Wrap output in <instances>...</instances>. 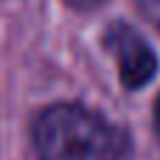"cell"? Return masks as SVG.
<instances>
[{"label": "cell", "mask_w": 160, "mask_h": 160, "mask_svg": "<svg viewBox=\"0 0 160 160\" xmlns=\"http://www.w3.org/2000/svg\"><path fill=\"white\" fill-rule=\"evenodd\" d=\"M37 160H124L127 138L82 104H53L34 121Z\"/></svg>", "instance_id": "6da1fadb"}, {"label": "cell", "mask_w": 160, "mask_h": 160, "mask_svg": "<svg viewBox=\"0 0 160 160\" xmlns=\"http://www.w3.org/2000/svg\"><path fill=\"white\" fill-rule=\"evenodd\" d=\"M104 42L118 62V76L127 90H141L155 79L158 56L149 48V42L141 37V31H135L127 22H115L107 28Z\"/></svg>", "instance_id": "7a4b0ae2"}, {"label": "cell", "mask_w": 160, "mask_h": 160, "mask_svg": "<svg viewBox=\"0 0 160 160\" xmlns=\"http://www.w3.org/2000/svg\"><path fill=\"white\" fill-rule=\"evenodd\" d=\"M138 6H141L143 17L160 31V0H138Z\"/></svg>", "instance_id": "3957f363"}, {"label": "cell", "mask_w": 160, "mask_h": 160, "mask_svg": "<svg viewBox=\"0 0 160 160\" xmlns=\"http://www.w3.org/2000/svg\"><path fill=\"white\" fill-rule=\"evenodd\" d=\"M68 6H73V8H82V11H87V8H98L104 0H65Z\"/></svg>", "instance_id": "277c9868"}, {"label": "cell", "mask_w": 160, "mask_h": 160, "mask_svg": "<svg viewBox=\"0 0 160 160\" xmlns=\"http://www.w3.org/2000/svg\"><path fill=\"white\" fill-rule=\"evenodd\" d=\"M155 127H158V138H160V98H158V110H155Z\"/></svg>", "instance_id": "5b68a950"}]
</instances>
